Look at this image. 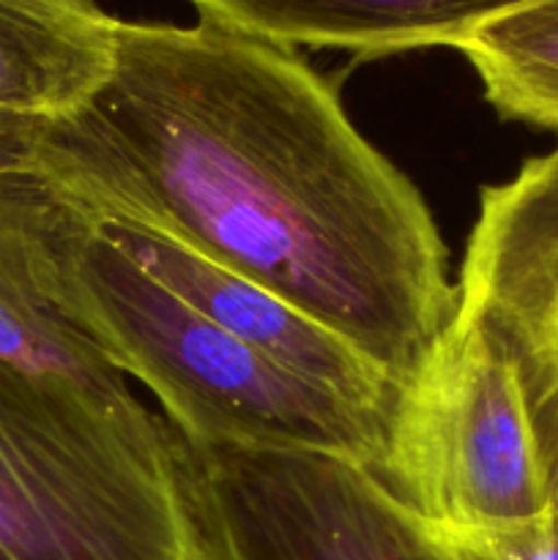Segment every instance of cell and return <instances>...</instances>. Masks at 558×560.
Wrapping results in <instances>:
<instances>
[{"label": "cell", "mask_w": 558, "mask_h": 560, "mask_svg": "<svg viewBox=\"0 0 558 560\" xmlns=\"http://www.w3.org/2000/svg\"><path fill=\"white\" fill-rule=\"evenodd\" d=\"M31 167L96 219L263 284L399 388L457 312L416 186L293 49L217 22H118L109 77L38 124Z\"/></svg>", "instance_id": "obj_1"}, {"label": "cell", "mask_w": 558, "mask_h": 560, "mask_svg": "<svg viewBox=\"0 0 558 560\" xmlns=\"http://www.w3.org/2000/svg\"><path fill=\"white\" fill-rule=\"evenodd\" d=\"M0 560H213L173 427L0 361Z\"/></svg>", "instance_id": "obj_2"}, {"label": "cell", "mask_w": 558, "mask_h": 560, "mask_svg": "<svg viewBox=\"0 0 558 560\" xmlns=\"http://www.w3.org/2000/svg\"><path fill=\"white\" fill-rule=\"evenodd\" d=\"M63 299L109 364L151 388L186 441L328 454L372 474L381 465L392 416L230 337L124 255L88 211L66 246Z\"/></svg>", "instance_id": "obj_3"}, {"label": "cell", "mask_w": 558, "mask_h": 560, "mask_svg": "<svg viewBox=\"0 0 558 560\" xmlns=\"http://www.w3.org/2000/svg\"><path fill=\"white\" fill-rule=\"evenodd\" d=\"M375 476L441 534L507 528L550 512L518 383L457 312L419 375L399 388Z\"/></svg>", "instance_id": "obj_4"}, {"label": "cell", "mask_w": 558, "mask_h": 560, "mask_svg": "<svg viewBox=\"0 0 558 560\" xmlns=\"http://www.w3.org/2000/svg\"><path fill=\"white\" fill-rule=\"evenodd\" d=\"M178 443L213 560H463L364 465Z\"/></svg>", "instance_id": "obj_5"}, {"label": "cell", "mask_w": 558, "mask_h": 560, "mask_svg": "<svg viewBox=\"0 0 558 560\" xmlns=\"http://www.w3.org/2000/svg\"><path fill=\"white\" fill-rule=\"evenodd\" d=\"M457 315L507 361L558 512V145L481 189Z\"/></svg>", "instance_id": "obj_6"}, {"label": "cell", "mask_w": 558, "mask_h": 560, "mask_svg": "<svg viewBox=\"0 0 558 560\" xmlns=\"http://www.w3.org/2000/svg\"><path fill=\"white\" fill-rule=\"evenodd\" d=\"M82 213L31 164L0 170V361L135 399L124 372L66 310V246Z\"/></svg>", "instance_id": "obj_7"}, {"label": "cell", "mask_w": 558, "mask_h": 560, "mask_svg": "<svg viewBox=\"0 0 558 560\" xmlns=\"http://www.w3.org/2000/svg\"><path fill=\"white\" fill-rule=\"evenodd\" d=\"M98 228L142 271L246 348L361 408L392 416L399 397L397 383L332 328L312 320L263 284L173 241L109 219H98Z\"/></svg>", "instance_id": "obj_8"}, {"label": "cell", "mask_w": 558, "mask_h": 560, "mask_svg": "<svg viewBox=\"0 0 558 560\" xmlns=\"http://www.w3.org/2000/svg\"><path fill=\"white\" fill-rule=\"evenodd\" d=\"M200 20L279 44L388 55L463 47L479 27L534 0H189Z\"/></svg>", "instance_id": "obj_9"}, {"label": "cell", "mask_w": 558, "mask_h": 560, "mask_svg": "<svg viewBox=\"0 0 558 560\" xmlns=\"http://www.w3.org/2000/svg\"><path fill=\"white\" fill-rule=\"evenodd\" d=\"M115 27L93 0H0V115L80 109L113 71Z\"/></svg>", "instance_id": "obj_10"}, {"label": "cell", "mask_w": 558, "mask_h": 560, "mask_svg": "<svg viewBox=\"0 0 558 560\" xmlns=\"http://www.w3.org/2000/svg\"><path fill=\"white\" fill-rule=\"evenodd\" d=\"M460 49L501 118L558 131V0L520 5Z\"/></svg>", "instance_id": "obj_11"}, {"label": "cell", "mask_w": 558, "mask_h": 560, "mask_svg": "<svg viewBox=\"0 0 558 560\" xmlns=\"http://www.w3.org/2000/svg\"><path fill=\"white\" fill-rule=\"evenodd\" d=\"M443 536L463 560H558V512L507 528Z\"/></svg>", "instance_id": "obj_12"}, {"label": "cell", "mask_w": 558, "mask_h": 560, "mask_svg": "<svg viewBox=\"0 0 558 560\" xmlns=\"http://www.w3.org/2000/svg\"><path fill=\"white\" fill-rule=\"evenodd\" d=\"M38 124L42 120H22L0 115V170H16L31 164Z\"/></svg>", "instance_id": "obj_13"}]
</instances>
